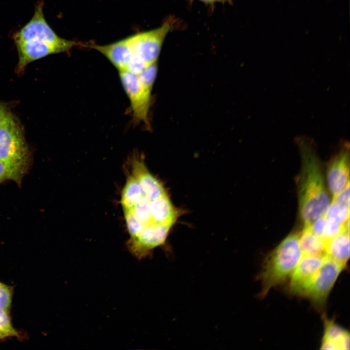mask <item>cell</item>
I'll return each mask as SVG.
<instances>
[{
    "label": "cell",
    "mask_w": 350,
    "mask_h": 350,
    "mask_svg": "<svg viewBox=\"0 0 350 350\" xmlns=\"http://www.w3.org/2000/svg\"><path fill=\"white\" fill-rule=\"evenodd\" d=\"M126 172L121 204L129 236L127 247L141 260L164 245L172 228L159 223L157 210L158 198L167 192L140 156L134 155L128 160Z\"/></svg>",
    "instance_id": "1"
},
{
    "label": "cell",
    "mask_w": 350,
    "mask_h": 350,
    "mask_svg": "<svg viewBox=\"0 0 350 350\" xmlns=\"http://www.w3.org/2000/svg\"><path fill=\"white\" fill-rule=\"evenodd\" d=\"M301 166L298 181L299 210L304 226L323 216L330 203L318 158L312 144L300 140Z\"/></svg>",
    "instance_id": "2"
},
{
    "label": "cell",
    "mask_w": 350,
    "mask_h": 350,
    "mask_svg": "<svg viewBox=\"0 0 350 350\" xmlns=\"http://www.w3.org/2000/svg\"><path fill=\"white\" fill-rule=\"evenodd\" d=\"M303 256L298 235L286 237L266 257L258 276L261 282L260 298H263L273 288L287 280Z\"/></svg>",
    "instance_id": "3"
},
{
    "label": "cell",
    "mask_w": 350,
    "mask_h": 350,
    "mask_svg": "<svg viewBox=\"0 0 350 350\" xmlns=\"http://www.w3.org/2000/svg\"><path fill=\"white\" fill-rule=\"evenodd\" d=\"M31 154L18 125L12 116L0 126V161L9 179L19 185L31 163Z\"/></svg>",
    "instance_id": "4"
},
{
    "label": "cell",
    "mask_w": 350,
    "mask_h": 350,
    "mask_svg": "<svg viewBox=\"0 0 350 350\" xmlns=\"http://www.w3.org/2000/svg\"><path fill=\"white\" fill-rule=\"evenodd\" d=\"M42 0L37 2L32 18L13 35L15 41L37 39L45 41L58 49L60 52L70 50L80 44L59 37L46 21L43 11Z\"/></svg>",
    "instance_id": "5"
},
{
    "label": "cell",
    "mask_w": 350,
    "mask_h": 350,
    "mask_svg": "<svg viewBox=\"0 0 350 350\" xmlns=\"http://www.w3.org/2000/svg\"><path fill=\"white\" fill-rule=\"evenodd\" d=\"M346 266L325 255L323 263L304 297L322 311L337 278Z\"/></svg>",
    "instance_id": "6"
},
{
    "label": "cell",
    "mask_w": 350,
    "mask_h": 350,
    "mask_svg": "<svg viewBox=\"0 0 350 350\" xmlns=\"http://www.w3.org/2000/svg\"><path fill=\"white\" fill-rule=\"evenodd\" d=\"M120 78L128 98L133 117L146 124L149 122L152 91L140 82L137 74L127 71L119 72Z\"/></svg>",
    "instance_id": "7"
},
{
    "label": "cell",
    "mask_w": 350,
    "mask_h": 350,
    "mask_svg": "<svg viewBox=\"0 0 350 350\" xmlns=\"http://www.w3.org/2000/svg\"><path fill=\"white\" fill-rule=\"evenodd\" d=\"M172 20H167L159 27L132 35L134 53L147 65L157 62L164 39L173 28Z\"/></svg>",
    "instance_id": "8"
},
{
    "label": "cell",
    "mask_w": 350,
    "mask_h": 350,
    "mask_svg": "<svg viewBox=\"0 0 350 350\" xmlns=\"http://www.w3.org/2000/svg\"><path fill=\"white\" fill-rule=\"evenodd\" d=\"M325 255H303L290 277L289 292L304 297L321 266Z\"/></svg>",
    "instance_id": "9"
},
{
    "label": "cell",
    "mask_w": 350,
    "mask_h": 350,
    "mask_svg": "<svg viewBox=\"0 0 350 350\" xmlns=\"http://www.w3.org/2000/svg\"><path fill=\"white\" fill-rule=\"evenodd\" d=\"M349 147H345L329 163L326 173L327 184L333 196L350 182V156Z\"/></svg>",
    "instance_id": "10"
},
{
    "label": "cell",
    "mask_w": 350,
    "mask_h": 350,
    "mask_svg": "<svg viewBox=\"0 0 350 350\" xmlns=\"http://www.w3.org/2000/svg\"><path fill=\"white\" fill-rule=\"evenodd\" d=\"M18 52V69L23 70L30 63L48 55L60 53L52 45L37 39L14 42Z\"/></svg>",
    "instance_id": "11"
},
{
    "label": "cell",
    "mask_w": 350,
    "mask_h": 350,
    "mask_svg": "<svg viewBox=\"0 0 350 350\" xmlns=\"http://www.w3.org/2000/svg\"><path fill=\"white\" fill-rule=\"evenodd\" d=\"M90 47L104 55L119 72L126 70L130 59L134 54L132 35L111 44L94 45Z\"/></svg>",
    "instance_id": "12"
},
{
    "label": "cell",
    "mask_w": 350,
    "mask_h": 350,
    "mask_svg": "<svg viewBox=\"0 0 350 350\" xmlns=\"http://www.w3.org/2000/svg\"><path fill=\"white\" fill-rule=\"evenodd\" d=\"M323 332L320 349L346 350L350 349V333L348 331L335 322L333 319L322 315Z\"/></svg>",
    "instance_id": "13"
},
{
    "label": "cell",
    "mask_w": 350,
    "mask_h": 350,
    "mask_svg": "<svg viewBox=\"0 0 350 350\" xmlns=\"http://www.w3.org/2000/svg\"><path fill=\"white\" fill-rule=\"evenodd\" d=\"M325 255L346 266L350 258V231L345 229L326 241Z\"/></svg>",
    "instance_id": "14"
},
{
    "label": "cell",
    "mask_w": 350,
    "mask_h": 350,
    "mask_svg": "<svg viewBox=\"0 0 350 350\" xmlns=\"http://www.w3.org/2000/svg\"><path fill=\"white\" fill-rule=\"evenodd\" d=\"M298 237L303 255H325L326 241L314 233L309 225L304 226Z\"/></svg>",
    "instance_id": "15"
},
{
    "label": "cell",
    "mask_w": 350,
    "mask_h": 350,
    "mask_svg": "<svg viewBox=\"0 0 350 350\" xmlns=\"http://www.w3.org/2000/svg\"><path fill=\"white\" fill-rule=\"evenodd\" d=\"M309 226L314 233L326 242L345 229L344 224H339L325 216L316 219Z\"/></svg>",
    "instance_id": "16"
},
{
    "label": "cell",
    "mask_w": 350,
    "mask_h": 350,
    "mask_svg": "<svg viewBox=\"0 0 350 350\" xmlns=\"http://www.w3.org/2000/svg\"><path fill=\"white\" fill-rule=\"evenodd\" d=\"M324 216L339 224H344L350 218V207L332 200Z\"/></svg>",
    "instance_id": "17"
},
{
    "label": "cell",
    "mask_w": 350,
    "mask_h": 350,
    "mask_svg": "<svg viewBox=\"0 0 350 350\" xmlns=\"http://www.w3.org/2000/svg\"><path fill=\"white\" fill-rule=\"evenodd\" d=\"M10 337L20 339L21 335L12 325L9 311L0 309V340Z\"/></svg>",
    "instance_id": "18"
},
{
    "label": "cell",
    "mask_w": 350,
    "mask_h": 350,
    "mask_svg": "<svg viewBox=\"0 0 350 350\" xmlns=\"http://www.w3.org/2000/svg\"><path fill=\"white\" fill-rule=\"evenodd\" d=\"M13 295V287L0 281V309L10 311Z\"/></svg>",
    "instance_id": "19"
},
{
    "label": "cell",
    "mask_w": 350,
    "mask_h": 350,
    "mask_svg": "<svg viewBox=\"0 0 350 350\" xmlns=\"http://www.w3.org/2000/svg\"><path fill=\"white\" fill-rule=\"evenodd\" d=\"M147 66L144 61L139 56L134 53L130 59L124 71L138 74Z\"/></svg>",
    "instance_id": "20"
},
{
    "label": "cell",
    "mask_w": 350,
    "mask_h": 350,
    "mask_svg": "<svg viewBox=\"0 0 350 350\" xmlns=\"http://www.w3.org/2000/svg\"><path fill=\"white\" fill-rule=\"evenodd\" d=\"M332 200L350 207V182L341 191L333 196Z\"/></svg>",
    "instance_id": "21"
},
{
    "label": "cell",
    "mask_w": 350,
    "mask_h": 350,
    "mask_svg": "<svg viewBox=\"0 0 350 350\" xmlns=\"http://www.w3.org/2000/svg\"><path fill=\"white\" fill-rule=\"evenodd\" d=\"M11 117V114L5 106L0 104V126L6 122Z\"/></svg>",
    "instance_id": "22"
},
{
    "label": "cell",
    "mask_w": 350,
    "mask_h": 350,
    "mask_svg": "<svg viewBox=\"0 0 350 350\" xmlns=\"http://www.w3.org/2000/svg\"><path fill=\"white\" fill-rule=\"evenodd\" d=\"M9 179L8 172L5 165L0 161V183Z\"/></svg>",
    "instance_id": "23"
},
{
    "label": "cell",
    "mask_w": 350,
    "mask_h": 350,
    "mask_svg": "<svg viewBox=\"0 0 350 350\" xmlns=\"http://www.w3.org/2000/svg\"><path fill=\"white\" fill-rule=\"evenodd\" d=\"M201 1L206 4H213L215 1H217V0H198Z\"/></svg>",
    "instance_id": "24"
},
{
    "label": "cell",
    "mask_w": 350,
    "mask_h": 350,
    "mask_svg": "<svg viewBox=\"0 0 350 350\" xmlns=\"http://www.w3.org/2000/svg\"><path fill=\"white\" fill-rule=\"evenodd\" d=\"M230 0H217V1H220V2H225V1H229Z\"/></svg>",
    "instance_id": "25"
}]
</instances>
